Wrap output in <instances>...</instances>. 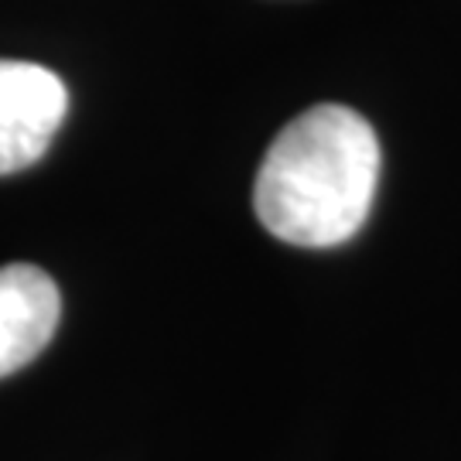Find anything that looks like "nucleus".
Segmentation results:
<instances>
[{
    "label": "nucleus",
    "mask_w": 461,
    "mask_h": 461,
    "mask_svg": "<svg viewBox=\"0 0 461 461\" xmlns=\"http://www.w3.org/2000/svg\"><path fill=\"white\" fill-rule=\"evenodd\" d=\"M376 131L348 106L321 103L294 116L267 150L253 209L270 236L321 249L352 240L379 185Z\"/></svg>",
    "instance_id": "obj_1"
},
{
    "label": "nucleus",
    "mask_w": 461,
    "mask_h": 461,
    "mask_svg": "<svg viewBox=\"0 0 461 461\" xmlns=\"http://www.w3.org/2000/svg\"><path fill=\"white\" fill-rule=\"evenodd\" d=\"M66 110V83L51 68L0 59V175L41 161Z\"/></svg>",
    "instance_id": "obj_2"
},
{
    "label": "nucleus",
    "mask_w": 461,
    "mask_h": 461,
    "mask_svg": "<svg viewBox=\"0 0 461 461\" xmlns=\"http://www.w3.org/2000/svg\"><path fill=\"white\" fill-rule=\"evenodd\" d=\"M62 314L55 280L32 264L0 267V379L24 369L51 342Z\"/></svg>",
    "instance_id": "obj_3"
}]
</instances>
